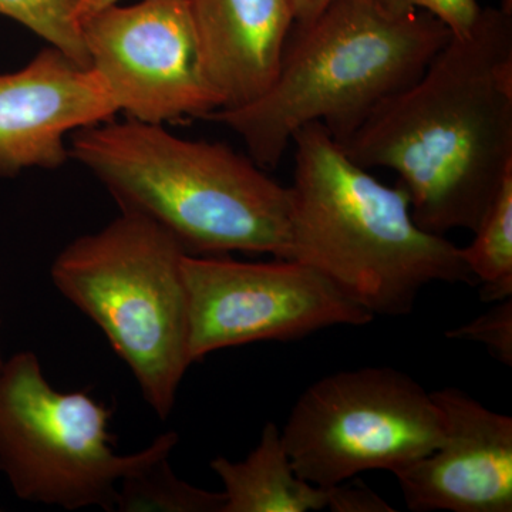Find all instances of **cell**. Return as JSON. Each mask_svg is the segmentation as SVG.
<instances>
[{
    "instance_id": "6da1fadb",
    "label": "cell",
    "mask_w": 512,
    "mask_h": 512,
    "mask_svg": "<svg viewBox=\"0 0 512 512\" xmlns=\"http://www.w3.org/2000/svg\"><path fill=\"white\" fill-rule=\"evenodd\" d=\"M338 143L367 170L397 174L421 228L476 231L512 171V13L481 8Z\"/></svg>"
},
{
    "instance_id": "277c9868",
    "label": "cell",
    "mask_w": 512,
    "mask_h": 512,
    "mask_svg": "<svg viewBox=\"0 0 512 512\" xmlns=\"http://www.w3.org/2000/svg\"><path fill=\"white\" fill-rule=\"evenodd\" d=\"M451 36L423 10L330 0L311 22L293 26L274 83L258 100L207 120L234 131L249 157L272 170L309 124L345 140L382 101L412 84Z\"/></svg>"
},
{
    "instance_id": "44dd1931",
    "label": "cell",
    "mask_w": 512,
    "mask_h": 512,
    "mask_svg": "<svg viewBox=\"0 0 512 512\" xmlns=\"http://www.w3.org/2000/svg\"><path fill=\"white\" fill-rule=\"evenodd\" d=\"M120 0H77L76 16L79 22L90 18L94 13L109 8V6L117 5Z\"/></svg>"
},
{
    "instance_id": "7c38bea8",
    "label": "cell",
    "mask_w": 512,
    "mask_h": 512,
    "mask_svg": "<svg viewBox=\"0 0 512 512\" xmlns=\"http://www.w3.org/2000/svg\"><path fill=\"white\" fill-rule=\"evenodd\" d=\"M190 6L221 110L258 100L274 83L295 26L291 2L190 0Z\"/></svg>"
},
{
    "instance_id": "2e32d148",
    "label": "cell",
    "mask_w": 512,
    "mask_h": 512,
    "mask_svg": "<svg viewBox=\"0 0 512 512\" xmlns=\"http://www.w3.org/2000/svg\"><path fill=\"white\" fill-rule=\"evenodd\" d=\"M77 0H0V15L42 37L79 66L90 69Z\"/></svg>"
},
{
    "instance_id": "e0dca14e",
    "label": "cell",
    "mask_w": 512,
    "mask_h": 512,
    "mask_svg": "<svg viewBox=\"0 0 512 512\" xmlns=\"http://www.w3.org/2000/svg\"><path fill=\"white\" fill-rule=\"evenodd\" d=\"M448 339L483 343L495 359L512 366V299L497 302L491 311L447 332Z\"/></svg>"
},
{
    "instance_id": "ac0fdd59",
    "label": "cell",
    "mask_w": 512,
    "mask_h": 512,
    "mask_svg": "<svg viewBox=\"0 0 512 512\" xmlns=\"http://www.w3.org/2000/svg\"><path fill=\"white\" fill-rule=\"evenodd\" d=\"M384 5L397 12L423 10L446 25L453 35H466L480 15L477 0H383Z\"/></svg>"
},
{
    "instance_id": "8992f818",
    "label": "cell",
    "mask_w": 512,
    "mask_h": 512,
    "mask_svg": "<svg viewBox=\"0 0 512 512\" xmlns=\"http://www.w3.org/2000/svg\"><path fill=\"white\" fill-rule=\"evenodd\" d=\"M113 410L86 392L63 393L43 375L35 353L0 366V471L20 500L74 511H114L120 481L178 443L174 431L144 450L117 454Z\"/></svg>"
},
{
    "instance_id": "603a6c76",
    "label": "cell",
    "mask_w": 512,
    "mask_h": 512,
    "mask_svg": "<svg viewBox=\"0 0 512 512\" xmlns=\"http://www.w3.org/2000/svg\"><path fill=\"white\" fill-rule=\"evenodd\" d=\"M3 359H2V353H0V366H2Z\"/></svg>"
},
{
    "instance_id": "9a60e30c",
    "label": "cell",
    "mask_w": 512,
    "mask_h": 512,
    "mask_svg": "<svg viewBox=\"0 0 512 512\" xmlns=\"http://www.w3.org/2000/svg\"><path fill=\"white\" fill-rule=\"evenodd\" d=\"M168 457H158L120 481L114 511L222 512L225 494L185 483L171 470Z\"/></svg>"
},
{
    "instance_id": "52a82bcc",
    "label": "cell",
    "mask_w": 512,
    "mask_h": 512,
    "mask_svg": "<svg viewBox=\"0 0 512 512\" xmlns=\"http://www.w3.org/2000/svg\"><path fill=\"white\" fill-rule=\"evenodd\" d=\"M281 433L296 474L329 488L410 466L440 446L444 421L431 393L406 373L362 367L311 384Z\"/></svg>"
},
{
    "instance_id": "4fadbf2b",
    "label": "cell",
    "mask_w": 512,
    "mask_h": 512,
    "mask_svg": "<svg viewBox=\"0 0 512 512\" xmlns=\"http://www.w3.org/2000/svg\"><path fill=\"white\" fill-rule=\"evenodd\" d=\"M210 467L224 484L222 512H308L326 510L333 487L303 480L292 467L282 433L269 421L261 440L242 461L217 457Z\"/></svg>"
},
{
    "instance_id": "3957f363",
    "label": "cell",
    "mask_w": 512,
    "mask_h": 512,
    "mask_svg": "<svg viewBox=\"0 0 512 512\" xmlns=\"http://www.w3.org/2000/svg\"><path fill=\"white\" fill-rule=\"evenodd\" d=\"M291 255L373 316L409 315L426 286L477 285L461 249L414 221L409 194L356 164L322 124L301 128Z\"/></svg>"
},
{
    "instance_id": "7a4b0ae2",
    "label": "cell",
    "mask_w": 512,
    "mask_h": 512,
    "mask_svg": "<svg viewBox=\"0 0 512 512\" xmlns=\"http://www.w3.org/2000/svg\"><path fill=\"white\" fill-rule=\"evenodd\" d=\"M69 154L121 211L150 218L187 254L291 255V188L225 144L109 120L74 131Z\"/></svg>"
},
{
    "instance_id": "ffe728a7",
    "label": "cell",
    "mask_w": 512,
    "mask_h": 512,
    "mask_svg": "<svg viewBox=\"0 0 512 512\" xmlns=\"http://www.w3.org/2000/svg\"><path fill=\"white\" fill-rule=\"evenodd\" d=\"M291 2L295 25H305L328 6L330 0H289Z\"/></svg>"
},
{
    "instance_id": "7402d4cb",
    "label": "cell",
    "mask_w": 512,
    "mask_h": 512,
    "mask_svg": "<svg viewBox=\"0 0 512 512\" xmlns=\"http://www.w3.org/2000/svg\"><path fill=\"white\" fill-rule=\"evenodd\" d=\"M501 9L505 10V12L512 13V0H503Z\"/></svg>"
},
{
    "instance_id": "5b68a950",
    "label": "cell",
    "mask_w": 512,
    "mask_h": 512,
    "mask_svg": "<svg viewBox=\"0 0 512 512\" xmlns=\"http://www.w3.org/2000/svg\"><path fill=\"white\" fill-rule=\"evenodd\" d=\"M185 254L156 222L121 211L107 227L74 239L50 269L64 298L103 330L161 420L173 412L192 365Z\"/></svg>"
},
{
    "instance_id": "5bb4252c",
    "label": "cell",
    "mask_w": 512,
    "mask_h": 512,
    "mask_svg": "<svg viewBox=\"0 0 512 512\" xmlns=\"http://www.w3.org/2000/svg\"><path fill=\"white\" fill-rule=\"evenodd\" d=\"M473 242L460 248L464 264L481 282V299L501 302L512 296V171L503 184L483 220L474 231Z\"/></svg>"
},
{
    "instance_id": "d6986e66",
    "label": "cell",
    "mask_w": 512,
    "mask_h": 512,
    "mask_svg": "<svg viewBox=\"0 0 512 512\" xmlns=\"http://www.w3.org/2000/svg\"><path fill=\"white\" fill-rule=\"evenodd\" d=\"M329 510L333 512H392L394 508L365 485L342 483L333 487Z\"/></svg>"
},
{
    "instance_id": "8fae6325",
    "label": "cell",
    "mask_w": 512,
    "mask_h": 512,
    "mask_svg": "<svg viewBox=\"0 0 512 512\" xmlns=\"http://www.w3.org/2000/svg\"><path fill=\"white\" fill-rule=\"evenodd\" d=\"M119 113L93 69L46 47L18 72L0 74V177L69 160L66 137Z\"/></svg>"
},
{
    "instance_id": "9c48e42d",
    "label": "cell",
    "mask_w": 512,
    "mask_h": 512,
    "mask_svg": "<svg viewBox=\"0 0 512 512\" xmlns=\"http://www.w3.org/2000/svg\"><path fill=\"white\" fill-rule=\"evenodd\" d=\"M82 29L90 69L128 119L164 126L221 110L190 0L117 3L83 20Z\"/></svg>"
},
{
    "instance_id": "30bf717a",
    "label": "cell",
    "mask_w": 512,
    "mask_h": 512,
    "mask_svg": "<svg viewBox=\"0 0 512 512\" xmlns=\"http://www.w3.org/2000/svg\"><path fill=\"white\" fill-rule=\"evenodd\" d=\"M444 421L440 446L394 473L414 512H511L512 419L461 390L431 393Z\"/></svg>"
},
{
    "instance_id": "ba28073f",
    "label": "cell",
    "mask_w": 512,
    "mask_h": 512,
    "mask_svg": "<svg viewBox=\"0 0 512 512\" xmlns=\"http://www.w3.org/2000/svg\"><path fill=\"white\" fill-rule=\"evenodd\" d=\"M183 276L191 363L215 350L305 338L332 326H365L375 319L295 259L244 262L228 254H185Z\"/></svg>"
}]
</instances>
